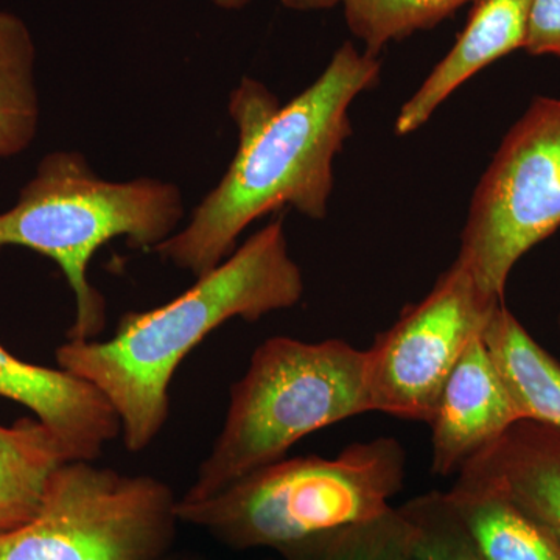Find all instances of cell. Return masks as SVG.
Listing matches in <instances>:
<instances>
[{
	"label": "cell",
	"instance_id": "1",
	"mask_svg": "<svg viewBox=\"0 0 560 560\" xmlns=\"http://www.w3.org/2000/svg\"><path fill=\"white\" fill-rule=\"evenodd\" d=\"M381 72L375 55L348 40L318 79L282 108L260 81L245 77L231 94L238 149L230 168L190 223L154 253L201 278L234 253L250 223L283 206L326 219L334 161L352 135L350 106L377 86Z\"/></svg>",
	"mask_w": 560,
	"mask_h": 560
},
{
	"label": "cell",
	"instance_id": "2",
	"mask_svg": "<svg viewBox=\"0 0 560 560\" xmlns=\"http://www.w3.org/2000/svg\"><path fill=\"white\" fill-rule=\"evenodd\" d=\"M302 294L304 276L278 219L175 300L153 311L125 313L110 340H68L55 355L61 370L108 399L119 416L125 448L139 453L167 423L168 389L191 350L228 320L256 323L294 307Z\"/></svg>",
	"mask_w": 560,
	"mask_h": 560
},
{
	"label": "cell",
	"instance_id": "3",
	"mask_svg": "<svg viewBox=\"0 0 560 560\" xmlns=\"http://www.w3.org/2000/svg\"><path fill=\"white\" fill-rule=\"evenodd\" d=\"M184 217L175 184L153 178L102 179L79 151H54L22 187L20 200L0 213V246H21L60 267L75 298L68 340H95L106 326V302L88 279L94 254L114 238L153 250Z\"/></svg>",
	"mask_w": 560,
	"mask_h": 560
},
{
	"label": "cell",
	"instance_id": "4",
	"mask_svg": "<svg viewBox=\"0 0 560 560\" xmlns=\"http://www.w3.org/2000/svg\"><path fill=\"white\" fill-rule=\"evenodd\" d=\"M364 412H372L366 350L337 338H268L231 386L219 436L179 500L209 499L285 458L305 436Z\"/></svg>",
	"mask_w": 560,
	"mask_h": 560
},
{
	"label": "cell",
	"instance_id": "5",
	"mask_svg": "<svg viewBox=\"0 0 560 560\" xmlns=\"http://www.w3.org/2000/svg\"><path fill=\"white\" fill-rule=\"evenodd\" d=\"M405 470L407 453L396 438L355 442L334 458H283L209 499L178 500L179 521L232 550L278 552L389 511Z\"/></svg>",
	"mask_w": 560,
	"mask_h": 560
},
{
	"label": "cell",
	"instance_id": "6",
	"mask_svg": "<svg viewBox=\"0 0 560 560\" xmlns=\"http://www.w3.org/2000/svg\"><path fill=\"white\" fill-rule=\"evenodd\" d=\"M178 500L150 475L68 460L35 517L0 533V560H162L178 534Z\"/></svg>",
	"mask_w": 560,
	"mask_h": 560
},
{
	"label": "cell",
	"instance_id": "7",
	"mask_svg": "<svg viewBox=\"0 0 560 560\" xmlns=\"http://www.w3.org/2000/svg\"><path fill=\"white\" fill-rule=\"evenodd\" d=\"M559 228L560 98L537 97L475 189L456 260L500 304L515 264Z\"/></svg>",
	"mask_w": 560,
	"mask_h": 560
},
{
	"label": "cell",
	"instance_id": "8",
	"mask_svg": "<svg viewBox=\"0 0 560 560\" xmlns=\"http://www.w3.org/2000/svg\"><path fill=\"white\" fill-rule=\"evenodd\" d=\"M500 304L453 261L430 293L405 307L366 349L372 411L429 425L453 368Z\"/></svg>",
	"mask_w": 560,
	"mask_h": 560
},
{
	"label": "cell",
	"instance_id": "9",
	"mask_svg": "<svg viewBox=\"0 0 560 560\" xmlns=\"http://www.w3.org/2000/svg\"><path fill=\"white\" fill-rule=\"evenodd\" d=\"M521 419L481 334L453 368L430 420L431 470L458 474Z\"/></svg>",
	"mask_w": 560,
	"mask_h": 560
},
{
	"label": "cell",
	"instance_id": "10",
	"mask_svg": "<svg viewBox=\"0 0 560 560\" xmlns=\"http://www.w3.org/2000/svg\"><path fill=\"white\" fill-rule=\"evenodd\" d=\"M0 399L35 415L65 445L70 459L95 460L120 436V420L90 382L61 370L14 357L0 346Z\"/></svg>",
	"mask_w": 560,
	"mask_h": 560
},
{
	"label": "cell",
	"instance_id": "11",
	"mask_svg": "<svg viewBox=\"0 0 560 560\" xmlns=\"http://www.w3.org/2000/svg\"><path fill=\"white\" fill-rule=\"evenodd\" d=\"M506 493L560 541V429L521 419L458 471Z\"/></svg>",
	"mask_w": 560,
	"mask_h": 560
},
{
	"label": "cell",
	"instance_id": "12",
	"mask_svg": "<svg viewBox=\"0 0 560 560\" xmlns=\"http://www.w3.org/2000/svg\"><path fill=\"white\" fill-rule=\"evenodd\" d=\"M533 0H474L466 28L452 50L400 108L396 132L418 131L467 80L511 51L523 49Z\"/></svg>",
	"mask_w": 560,
	"mask_h": 560
},
{
	"label": "cell",
	"instance_id": "13",
	"mask_svg": "<svg viewBox=\"0 0 560 560\" xmlns=\"http://www.w3.org/2000/svg\"><path fill=\"white\" fill-rule=\"evenodd\" d=\"M445 495L482 560H560V541L501 490L456 478Z\"/></svg>",
	"mask_w": 560,
	"mask_h": 560
},
{
	"label": "cell",
	"instance_id": "14",
	"mask_svg": "<svg viewBox=\"0 0 560 560\" xmlns=\"http://www.w3.org/2000/svg\"><path fill=\"white\" fill-rule=\"evenodd\" d=\"M482 341L499 368L522 419L560 429V364L500 304L490 313Z\"/></svg>",
	"mask_w": 560,
	"mask_h": 560
},
{
	"label": "cell",
	"instance_id": "15",
	"mask_svg": "<svg viewBox=\"0 0 560 560\" xmlns=\"http://www.w3.org/2000/svg\"><path fill=\"white\" fill-rule=\"evenodd\" d=\"M68 460L65 445L38 419L0 425V533L35 517L51 477Z\"/></svg>",
	"mask_w": 560,
	"mask_h": 560
},
{
	"label": "cell",
	"instance_id": "16",
	"mask_svg": "<svg viewBox=\"0 0 560 560\" xmlns=\"http://www.w3.org/2000/svg\"><path fill=\"white\" fill-rule=\"evenodd\" d=\"M38 127L35 40L18 14L0 10V158L27 150Z\"/></svg>",
	"mask_w": 560,
	"mask_h": 560
},
{
	"label": "cell",
	"instance_id": "17",
	"mask_svg": "<svg viewBox=\"0 0 560 560\" xmlns=\"http://www.w3.org/2000/svg\"><path fill=\"white\" fill-rule=\"evenodd\" d=\"M293 11L341 7L350 33L377 57L390 43L431 31L474 0H279Z\"/></svg>",
	"mask_w": 560,
	"mask_h": 560
},
{
	"label": "cell",
	"instance_id": "18",
	"mask_svg": "<svg viewBox=\"0 0 560 560\" xmlns=\"http://www.w3.org/2000/svg\"><path fill=\"white\" fill-rule=\"evenodd\" d=\"M415 526L405 511L316 534L278 551L282 560H411Z\"/></svg>",
	"mask_w": 560,
	"mask_h": 560
},
{
	"label": "cell",
	"instance_id": "19",
	"mask_svg": "<svg viewBox=\"0 0 560 560\" xmlns=\"http://www.w3.org/2000/svg\"><path fill=\"white\" fill-rule=\"evenodd\" d=\"M415 526L411 560H482L445 492H429L401 504Z\"/></svg>",
	"mask_w": 560,
	"mask_h": 560
},
{
	"label": "cell",
	"instance_id": "20",
	"mask_svg": "<svg viewBox=\"0 0 560 560\" xmlns=\"http://www.w3.org/2000/svg\"><path fill=\"white\" fill-rule=\"evenodd\" d=\"M523 49L560 58V0H533Z\"/></svg>",
	"mask_w": 560,
	"mask_h": 560
},
{
	"label": "cell",
	"instance_id": "21",
	"mask_svg": "<svg viewBox=\"0 0 560 560\" xmlns=\"http://www.w3.org/2000/svg\"><path fill=\"white\" fill-rule=\"evenodd\" d=\"M217 9L224 11H241L246 9L253 0H210Z\"/></svg>",
	"mask_w": 560,
	"mask_h": 560
},
{
	"label": "cell",
	"instance_id": "22",
	"mask_svg": "<svg viewBox=\"0 0 560 560\" xmlns=\"http://www.w3.org/2000/svg\"><path fill=\"white\" fill-rule=\"evenodd\" d=\"M162 560H205L201 558H198V556L194 555H184V552H171V555L167 556V558H164Z\"/></svg>",
	"mask_w": 560,
	"mask_h": 560
},
{
	"label": "cell",
	"instance_id": "23",
	"mask_svg": "<svg viewBox=\"0 0 560 560\" xmlns=\"http://www.w3.org/2000/svg\"><path fill=\"white\" fill-rule=\"evenodd\" d=\"M559 327H560V316H559Z\"/></svg>",
	"mask_w": 560,
	"mask_h": 560
}]
</instances>
